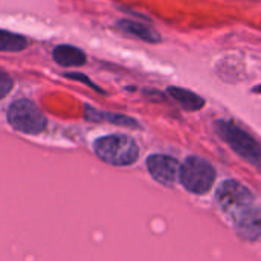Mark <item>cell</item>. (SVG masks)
<instances>
[{"instance_id":"6da1fadb","label":"cell","mask_w":261,"mask_h":261,"mask_svg":"<svg viewBox=\"0 0 261 261\" xmlns=\"http://www.w3.org/2000/svg\"><path fill=\"white\" fill-rule=\"evenodd\" d=\"M216 199L242 237L248 240L261 237V206L255 203V197L245 185L237 180H226L217 188Z\"/></svg>"},{"instance_id":"7a4b0ae2","label":"cell","mask_w":261,"mask_h":261,"mask_svg":"<svg viewBox=\"0 0 261 261\" xmlns=\"http://www.w3.org/2000/svg\"><path fill=\"white\" fill-rule=\"evenodd\" d=\"M95 153L110 165L128 167L139 158L138 144L125 135H110L95 142Z\"/></svg>"},{"instance_id":"3957f363","label":"cell","mask_w":261,"mask_h":261,"mask_svg":"<svg viewBox=\"0 0 261 261\" xmlns=\"http://www.w3.org/2000/svg\"><path fill=\"white\" fill-rule=\"evenodd\" d=\"M214 127L217 135L240 158H243L252 165H261V147L251 135H248L245 130L229 121H217Z\"/></svg>"},{"instance_id":"277c9868","label":"cell","mask_w":261,"mask_h":261,"mask_svg":"<svg viewBox=\"0 0 261 261\" xmlns=\"http://www.w3.org/2000/svg\"><path fill=\"white\" fill-rule=\"evenodd\" d=\"M180 184L194 194H206L216 180V171L211 164L202 158L191 156L188 158L179 171Z\"/></svg>"},{"instance_id":"5b68a950","label":"cell","mask_w":261,"mask_h":261,"mask_svg":"<svg viewBox=\"0 0 261 261\" xmlns=\"http://www.w3.org/2000/svg\"><path fill=\"white\" fill-rule=\"evenodd\" d=\"M8 122L24 135H38L46 128V116L29 99H17L8 109Z\"/></svg>"},{"instance_id":"8992f818","label":"cell","mask_w":261,"mask_h":261,"mask_svg":"<svg viewBox=\"0 0 261 261\" xmlns=\"http://www.w3.org/2000/svg\"><path fill=\"white\" fill-rule=\"evenodd\" d=\"M147 168L153 179L162 185H174L179 179L180 165L176 159L165 154H153L147 159Z\"/></svg>"},{"instance_id":"52a82bcc","label":"cell","mask_w":261,"mask_h":261,"mask_svg":"<svg viewBox=\"0 0 261 261\" xmlns=\"http://www.w3.org/2000/svg\"><path fill=\"white\" fill-rule=\"evenodd\" d=\"M54 60L57 61V64L64 66V67H76V66H83L86 63V55L81 49L75 47V46H69V44H61L57 46L52 52Z\"/></svg>"},{"instance_id":"ba28073f","label":"cell","mask_w":261,"mask_h":261,"mask_svg":"<svg viewBox=\"0 0 261 261\" xmlns=\"http://www.w3.org/2000/svg\"><path fill=\"white\" fill-rule=\"evenodd\" d=\"M118 28L122 29L127 34H132V35L144 40V41H148V43H158V41H161L159 34L153 28H150L148 24L135 21V20H119L118 21Z\"/></svg>"},{"instance_id":"9c48e42d","label":"cell","mask_w":261,"mask_h":261,"mask_svg":"<svg viewBox=\"0 0 261 261\" xmlns=\"http://www.w3.org/2000/svg\"><path fill=\"white\" fill-rule=\"evenodd\" d=\"M168 93L171 95V98L174 101H177L185 110H190V112H196V110H200L203 106H205V99L199 95H196L194 92L191 90H187V89H180V87H170L168 89Z\"/></svg>"},{"instance_id":"30bf717a","label":"cell","mask_w":261,"mask_h":261,"mask_svg":"<svg viewBox=\"0 0 261 261\" xmlns=\"http://www.w3.org/2000/svg\"><path fill=\"white\" fill-rule=\"evenodd\" d=\"M86 118L90 119V121H107V122L122 125V127H128V128H138L139 127L136 119H133L130 116L119 115V113L98 112V110H93L92 107H86Z\"/></svg>"},{"instance_id":"8fae6325","label":"cell","mask_w":261,"mask_h":261,"mask_svg":"<svg viewBox=\"0 0 261 261\" xmlns=\"http://www.w3.org/2000/svg\"><path fill=\"white\" fill-rule=\"evenodd\" d=\"M26 44H28V41H26L24 37L0 29V50H3V52H18V50H23L26 47Z\"/></svg>"},{"instance_id":"7c38bea8","label":"cell","mask_w":261,"mask_h":261,"mask_svg":"<svg viewBox=\"0 0 261 261\" xmlns=\"http://www.w3.org/2000/svg\"><path fill=\"white\" fill-rule=\"evenodd\" d=\"M12 87H14L12 78H11L5 70L0 69V99L5 98V96L12 90Z\"/></svg>"},{"instance_id":"4fadbf2b","label":"cell","mask_w":261,"mask_h":261,"mask_svg":"<svg viewBox=\"0 0 261 261\" xmlns=\"http://www.w3.org/2000/svg\"><path fill=\"white\" fill-rule=\"evenodd\" d=\"M67 78H72V80H83L84 83H87V86H90V87H93L95 90H99V87H96V86H93V83L92 81H89L84 75H76V73H70V75H66Z\"/></svg>"},{"instance_id":"5bb4252c","label":"cell","mask_w":261,"mask_h":261,"mask_svg":"<svg viewBox=\"0 0 261 261\" xmlns=\"http://www.w3.org/2000/svg\"><path fill=\"white\" fill-rule=\"evenodd\" d=\"M254 92H257V93H261V84H260V86H257V87L254 89Z\"/></svg>"}]
</instances>
